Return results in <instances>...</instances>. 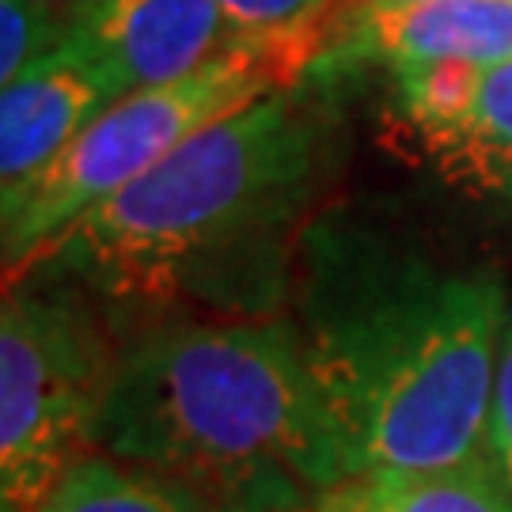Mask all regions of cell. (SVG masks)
<instances>
[{
	"label": "cell",
	"mask_w": 512,
	"mask_h": 512,
	"mask_svg": "<svg viewBox=\"0 0 512 512\" xmlns=\"http://www.w3.org/2000/svg\"><path fill=\"white\" fill-rule=\"evenodd\" d=\"M304 346L342 433L346 478L490 459L505 289L486 270L353 232L315 239Z\"/></svg>",
	"instance_id": "obj_1"
},
{
	"label": "cell",
	"mask_w": 512,
	"mask_h": 512,
	"mask_svg": "<svg viewBox=\"0 0 512 512\" xmlns=\"http://www.w3.org/2000/svg\"><path fill=\"white\" fill-rule=\"evenodd\" d=\"M88 440L202 512H304L346 478L304 334L281 319L133 338L110 361Z\"/></svg>",
	"instance_id": "obj_2"
},
{
	"label": "cell",
	"mask_w": 512,
	"mask_h": 512,
	"mask_svg": "<svg viewBox=\"0 0 512 512\" xmlns=\"http://www.w3.org/2000/svg\"><path fill=\"white\" fill-rule=\"evenodd\" d=\"M323 118L274 92L194 133L42 247L31 270L114 300H167L228 281L277 247L319 175Z\"/></svg>",
	"instance_id": "obj_3"
},
{
	"label": "cell",
	"mask_w": 512,
	"mask_h": 512,
	"mask_svg": "<svg viewBox=\"0 0 512 512\" xmlns=\"http://www.w3.org/2000/svg\"><path fill=\"white\" fill-rule=\"evenodd\" d=\"M349 8H357V0H338L327 12L285 31L239 35L183 80L129 92L110 103L42 171L4 190L8 285L35 266L46 243L167 160L194 133L266 95L289 92L296 76L319 69L327 46L338 54L353 27Z\"/></svg>",
	"instance_id": "obj_4"
},
{
	"label": "cell",
	"mask_w": 512,
	"mask_h": 512,
	"mask_svg": "<svg viewBox=\"0 0 512 512\" xmlns=\"http://www.w3.org/2000/svg\"><path fill=\"white\" fill-rule=\"evenodd\" d=\"M107 372V346L76 300L8 289L0 315V494L8 512H35L80 459V444H92Z\"/></svg>",
	"instance_id": "obj_5"
},
{
	"label": "cell",
	"mask_w": 512,
	"mask_h": 512,
	"mask_svg": "<svg viewBox=\"0 0 512 512\" xmlns=\"http://www.w3.org/2000/svg\"><path fill=\"white\" fill-rule=\"evenodd\" d=\"M69 35L92 50L129 92L183 80L232 46L217 0H84Z\"/></svg>",
	"instance_id": "obj_6"
},
{
	"label": "cell",
	"mask_w": 512,
	"mask_h": 512,
	"mask_svg": "<svg viewBox=\"0 0 512 512\" xmlns=\"http://www.w3.org/2000/svg\"><path fill=\"white\" fill-rule=\"evenodd\" d=\"M126 88L80 42L65 35L50 54L27 65L0 95V179L4 190L27 183L65 152L80 129L95 122Z\"/></svg>",
	"instance_id": "obj_7"
},
{
	"label": "cell",
	"mask_w": 512,
	"mask_h": 512,
	"mask_svg": "<svg viewBox=\"0 0 512 512\" xmlns=\"http://www.w3.org/2000/svg\"><path fill=\"white\" fill-rule=\"evenodd\" d=\"M349 54L384 61L391 73L429 61L494 69L512 61V0H365L338 61Z\"/></svg>",
	"instance_id": "obj_8"
},
{
	"label": "cell",
	"mask_w": 512,
	"mask_h": 512,
	"mask_svg": "<svg viewBox=\"0 0 512 512\" xmlns=\"http://www.w3.org/2000/svg\"><path fill=\"white\" fill-rule=\"evenodd\" d=\"M311 512H512V494L494 463L368 471L330 486Z\"/></svg>",
	"instance_id": "obj_9"
},
{
	"label": "cell",
	"mask_w": 512,
	"mask_h": 512,
	"mask_svg": "<svg viewBox=\"0 0 512 512\" xmlns=\"http://www.w3.org/2000/svg\"><path fill=\"white\" fill-rule=\"evenodd\" d=\"M35 512H202L183 490L133 463L107 456L73 459Z\"/></svg>",
	"instance_id": "obj_10"
},
{
	"label": "cell",
	"mask_w": 512,
	"mask_h": 512,
	"mask_svg": "<svg viewBox=\"0 0 512 512\" xmlns=\"http://www.w3.org/2000/svg\"><path fill=\"white\" fill-rule=\"evenodd\" d=\"M437 148L463 164L471 183L512 194V61L486 69L471 118L437 137Z\"/></svg>",
	"instance_id": "obj_11"
},
{
	"label": "cell",
	"mask_w": 512,
	"mask_h": 512,
	"mask_svg": "<svg viewBox=\"0 0 512 512\" xmlns=\"http://www.w3.org/2000/svg\"><path fill=\"white\" fill-rule=\"evenodd\" d=\"M482 76L486 69L471 61H429V65L399 69L395 80H399V99L410 122L437 141L471 118L482 92Z\"/></svg>",
	"instance_id": "obj_12"
},
{
	"label": "cell",
	"mask_w": 512,
	"mask_h": 512,
	"mask_svg": "<svg viewBox=\"0 0 512 512\" xmlns=\"http://www.w3.org/2000/svg\"><path fill=\"white\" fill-rule=\"evenodd\" d=\"M69 35V16L42 0H0V80H16Z\"/></svg>",
	"instance_id": "obj_13"
},
{
	"label": "cell",
	"mask_w": 512,
	"mask_h": 512,
	"mask_svg": "<svg viewBox=\"0 0 512 512\" xmlns=\"http://www.w3.org/2000/svg\"><path fill=\"white\" fill-rule=\"evenodd\" d=\"M236 35H270L296 23H308L338 0H217Z\"/></svg>",
	"instance_id": "obj_14"
},
{
	"label": "cell",
	"mask_w": 512,
	"mask_h": 512,
	"mask_svg": "<svg viewBox=\"0 0 512 512\" xmlns=\"http://www.w3.org/2000/svg\"><path fill=\"white\" fill-rule=\"evenodd\" d=\"M490 459L512 494V327L497 357L494 399H490Z\"/></svg>",
	"instance_id": "obj_15"
},
{
	"label": "cell",
	"mask_w": 512,
	"mask_h": 512,
	"mask_svg": "<svg viewBox=\"0 0 512 512\" xmlns=\"http://www.w3.org/2000/svg\"><path fill=\"white\" fill-rule=\"evenodd\" d=\"M42 4H50V8H57L61 16H73V12L80 8V4H84V0H42Z\"/></svg>",
	"instance_id": "obj_16"
},
{
	"label": "cell",
	"mask_w": 512,
	"mask_h": 512,
	"mask_svg": "<svg viewBox=\"0 0 512 512\" xmlns=\"http://www.w3.org/2000/svg\"><path fill=\"white\" fill-rule=\"evenodd\" d=\"M384 4H414V0H384Z\"/></svg>",
	"instance_id": "obj_17"
},
{
	"label": "cell",
	"mask_w": 512,
	"mask_h": 512,
	"mask_svg": "<svg viewBox=\"0 0 512 512\" xmlns=\"http://www.w3.org/2000/svg\"><path fill=\"white\" fill-rule=\"evenodd\" d=\"M4 512H8V509H4Z\"/></svg>",
	"instance_id": "obj_18"
}]
</instances>
